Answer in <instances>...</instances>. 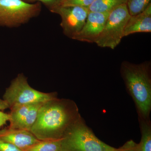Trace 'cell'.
I'll list each match as a JSON object with an SVG mask.
<instances>
[{"instance_id": "4", "label": "cell", "mask_w": 151, "mask_h": 151, "mask_svg": "<svg viewBox=\"0 0 151 151\" xmlns=\"http://www.w3.org/2000/svg\"><path fill=\"white\" fill-rule=\"evenodd\" d=\"M57 97L55 92L44 93L33 89L24 76L19 74L6 89L3 100L10 108L17 105L45 103Z\"/></svg>"}, {"instance_id": "13", "label": "cell", "mask_w": 151, "mask_h": 151, "mask_svg": "<svg viewBox=\"0 0 151 151\" xmlns=\"http://www.w3.org/2000/svg\"><path fill=\"white\" fill-rule=\"evenodd\" d=\"M44 103L33 104L24 118L18 125L16 129L27 130L30 132L37 118L39 111Z\"/></svg>"}, {"instance_id": "21", "label": "cell", "mask_w": 151, "mask_h": 151, "mask_svg": "<svg viewBox=\"0 0 151 151\" xmlns=\"http://www.w3.org/2000/svg\"><path fill=\"white\" fill-rule=\"evenodd\" d=\"M9 108V105L4 100L0 99V110L3 111Z\"/></svg>"}, {"instance_id": "17", "label": "cell", "mask_w": 151, "mask_h": 151, "mask_svg": "<svg viewBox=\"0 0 151 151\" xmlns=\"http://www.w3.org/2000/svg\"><path fill=\"white\" fill-rule=\"evenodd\" d=\"M116 151H140L139 144L133 140L126 142L122 147L116 148Z\"/></svg>"}, {"instance_id": "6", "label": "cell", "mask_w": 151, "mask_h": 151, "mask_svg": "<svg viewBox=\"0 0 151 151\" xmlns=\"http://www.w3.org/2000/svg\"><path fill=\"white\" fill-rule=\"evenodd\" d=\"M40 3L31 4L23 0H0V27H13L27 22L40 13Z\"/></svg>"}, {"instance_id": "15", "label": "cell", "mask_w": 151, "mask_h": 151, "mask_svg": "<svg viewBox=\"0 0 151 151\" xmlns=\"http://www.w3.org/2000/svg\"><path fill=\"white\" fill-rule=\"evenodd\" d=\"M151 0H127V5L130 15L142 12L151 4Z\"/></svg>"}, {"instance_id": "2", "label": "cell", "mask_w": 151, "mask_h": 151, "mask_svg": "<svg viewBox=\"0 0 151 151\" xmlns=\"http://www.w3.org/2000/svg\"><path fill=\"white\" fill-rule=\"evenodd\" d=\"M121 73L128 93L136 106L138 118L150 119L151 111V74L150 62L122 63Z\"/></svg>"}, {"instance_id": "14", "label": "cell", "mask_w": 151, "mask_h": 151, "mask_svg": "<svg viewBox=\"0 0 151 151\" xmlns=\"http://www.w3.org/2000/svg\"><path fill=\"white\" fill-rule=\"evenodd\" d=\"M61 139L40 141L39 142L35 144L26 151H62Z\"/></svg>"}, {"instance_id": "5", "label": "cell", "mask_w": 151, "mask_h": 151, "mask_svg": "<svg viewBox=\"0 0 151 151\" xmlns=\"http://www.w3.org/2000/svg\"><path fill=\"white\" fill-rule=\"evenodd\" d=\"M131 17L127 4L116 7L110 12L102 33L95 43L101 47L114 49L124 37V31Z\"/></svg>"}, {"instance_id": "22", "label": "cell", "mask_w": 151, "mask_h": 151, "mask_svg": "<svg viewBox=\"0 0 151 151\" xmlns=\"http://www.w3.org/2000/svg\"></svg>"}, {"instance_id": "3", "label": "cell", "mask_w": 151, "mask_h": 151, "mask_svg": "<svg viewBox=\"0 0 151 151\" xmlns=\"http://www.w3.org/2000/svg\"><path fill=\"white\" fill-rule=\"evenodd\" d=\"M62 151H116L95 136L81 116L61 139Z\"/></svg>"}, {"instance_id": "10", "label": "cell", "mask_w": 151, "mask_h": 151, "mask_svg": "<svg viewBox=\"0 0 151 151\" xmlns=\"http://www.w3.org/2000/svg\"><path fill=\"white\" fill-rule=\"evenodd\" d=\"M151 32V4L140 13L131 16L124 31V37L138 32Z\"/></svg>"}, {"instance_id": "16", "label": "cell", "mask_w": 151, "mask_h": 151, "mask_svg": "<svg viewBox=\"0 0 151 151\" xmlns=\"http://www.w3.org/2000/svg\"><path fill=\"white\" fill-rule=\"evenodd\" d=\"M94 1V0H60L58 5L55 6H80L88 8Z\"/></svg>"}, {"instance_id": "11", "label": "cell", "mask_w": 151, "mask_h": 151, "mask_svg": "<svg viewBox=\"0 0 151 151\" xmlns=\"http://www.w3.org/2000/svg\"><path fill=\"white\" fill-rule=\"evenodd\" d=\"M141 133L140 151H151V122L150 119L138 118Z\"/></svg>"}, {"instance_id": "9", "label": "cell", "mask_w": 151, "mask_h": 151, "mask_svg": "<svg viewBox=\"0 0 151 151\" xmlns=\"http://www.w3.org/2000/svg\"><path fill=\"white\" fill-rule=\"evenodd\" d=\"M0 140L10 143L23 151L40 141L29 131L9 127L0 130Z\"/></svg>"}, {"instance_id": "19", "label": "cell", "mask_w": 151, "mask_h": 151, "mask_svg": "<svg viewBox=\"0 0 151 151\" xmlns=\"http://www.w3.org/2000/svg\"><path fill=\"white\" fill-rule=\"evenodd\" d=\"M23 1L27 3L34 2L35 1L41 2L47 8H48L49 9H50L51 8L57 6L60 0H23Z\"/></svg>"}, {"instance_id": "7", "label": "cell", "mask_w": 151, "mask_h": 151, "mask_svg": "<svg viewBox=\"0 0 151 151\" xmlns=\"http://www.w3.org/2000/svg\"><path fill=\"white\" fill-rule=\"evenodd\" d=\"M49 10L60 16L63 33L72 39L82 29L89 12L88 8L80 6H55Z\"/></svg>"}, {"instance_id": "18", "label": "cell", "mask_w": 151, "mask_h": 151, "mask_svg": "<svg viewBox=\"0 0 151 151\" xmlns=\"http://www.w3.org/2000/svg\"><path fill=\"white\" fill-rule=\"evenodd\" d=\"M0 151H23L10 143L0 140Z\"/></svg>"}, {"instance_id": "20", "label": "cell", "mask_w": 151, "mask_h": 151, "mask_svg": "<svg viewBox=\"0 0 151 151\" xmlns=\"http://www.w3.org/2000/svg\"><path fill=\"white\" fill-rule=\"evenodd\" d=\"M10 115L0 111V127L6 124L8 121H9Z\"/></svg>"}, {"instance_id": "12", "label": "cell", "mask_w": 151, "mask_h": 151, "mask_svg": "<svg viewBox=\"0 0 151 151\" xmlns=\"http://www.w3.org/2000/svg\"><path fill=\"white\" fill-rule=\"evenodd\" d=\"M127 0H94L88 9L90 12H109L116 7L127 4Z\"/></svg>"}, {"instance_id": "1", "label": "cell", "mask_w": 151, "mask_h": 151, "mask_svg": "<svg viewBox=\"0 0 151 151\" xmlns=\"http://www.w3.org/2000/svg\"><path fill=\"white\" fill-rule=\"evenodd\" d=\"M80 116L74 101L57 97L42 104L30 132L40 141L60 139Z\"/></svg>"}, {"instance_id": "8", "label": "cell", "mask_w": 151, "mask_h": 151, "mask_svg": "<svg viewBox=\"0 0 151 151\" xmlns=\"http://www.w3.org/2000/svg\"><path fill=\"white\" fill-rule=\"evenodd\" d=\"M110 12H89L82 29L72 39L89 43H95L103 31Z\"/></svg>"}]
</instances>
